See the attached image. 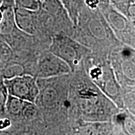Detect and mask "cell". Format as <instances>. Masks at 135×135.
Returning <instances> with one entry per match:
<instances>
[{
	"mask_svg": "<svg viewBox=\"0 0 135 135\" xmlns=\"http://www.w3.org/2000/svg\"><path fill=\"white\" fill-rule=\"evenodd\" d=\"M87 51V48L78 42L69 37L59 35L53 38L50 47V51L68 64L72 71Z\"/></svg>",
	"mask_w": 135,
	"mask_h": 135,
	"instance_id": "obj_1",
	"label": "cell"
},
{
	"mask_svg": "<svg viewBox=\"0 0 135 135\" xmlns=\"http://www.w3.org/2000/svg\"><path fill=\"white\" fill-rule=\"evenodd\" d=\"M3 83L8 94L31 103L36 101L40 93L36 78L23 75L3 79Z\"/></svg>",
	"mask_w": 135,
	"mask_h": 135,
	"instance_id": "obj_2",
	"label": "cell"
},
{
	"mask_svg": "<svg viewBox=\"0 0 135 135\" xmlns=\"http://www.w3.org/2000/svg\"><path fill=\"white\" fill-rule=\"evenodd\" d=\"M72 72L71 68L65 61L51 51L43 54L38 62L36 77L50 78L67 75Z\"/></svg>",
	"mask_w": 135,
	"mask_h": 135,
	"instance_id": "obj_3",
	"label": "cell"
},
{
	"mask_svg": "<svg viewBox=\"0 0 135 135\" xmlns=\"http://www.w3.org/2000/svg\"><path fill=\"white\" fill-rule=\"evenodd\" d=\"M80 106L82 111L87 116L103 117L106 114L102 99L95 92L91 89L83 90Z\"/></svg>",
	"mask_w": 135,
	"mask_h": 135,
	"instance_id": "obj_4",
	"label": "cell"
},
{
	"mask_svg": "<svg viewBox=\"0 0 135 135\" xmlns=\"http://www.w3.org/2000/svg\"><path fill=\"white\" fill-rule=\"evenodd\" d=\"M36 11L14 7V16L18 30L28 35H33L36 29Z\"/></svg>",
	"mask_w": 135,
	"mask_h": 135,
	"instance_id": "obj_5",
	"label": "cell"
},
{
	"mask_svg": "<svg viewBox=\"0 0 135 135\" xmlns=\"http://www.w3.org/2000/svg\"><path fill=\"white\" fill-rule=\"evenodd\" d=\"M3 18L0 23V36H11L18 28L15 20L14 8H7L2 10Z\"/></svg>",
	"mask_w": 135,
	"mask_h": 135,
	"instance_id": "obj_6",
	"label": "cell"
},
{
	"mask_svg": "<svg viewBox=\"0 0 135 135\" xmlns=\"http://www.w3.org/2000/svg\"><path fill=\"white\" fill-rule=\"evenodd\" d=\"M26 101L8 94L5 105V111L15 118L21 117L22 112Z\"/></svg>",
	"mask_w": 135,
	"mask_h": 135,
	"instance_id": "obj_7",
	"label": "cell"
},
{
	"mask_svg": "<svg viewBox=\"0 0 135 135\" xmlns=\"http://www.w3.org/2000/svg\"><path fill=\"white\" fill-rule=\"evenodd\" d=\"M38 96L41 97L42 104L46 107H52L58 102V92L53 87H46L43 93H39Z\"/></svg>",
	"mask_w": 135,
	"mask_h": 135,
	"instance_id": "obj_8",
	"label": "cell"
},
{
	"mask_svg": "<svg viewBox=\"0 0 135 135\" xmlns=\"http://www.w3.org/2000/svg\"><path fill=\"white\" fill-rule=\"evenodd\" d=\"M15 7L21 8L30 11H37L40 9L41 2L40 0H14Z\"/></svg>",
	"mask_w": 135,
	"mask_h": 135,
	"instance_id": "obj_9",
	"label": "cell"
},
{
	"mask_svg": "<svg viewBox=\"0 0 135 135\" xmlns=\"http://www.w3.org/2000/svg\"><path fill=\"white\" fill-rule=\"evenodd\" d=\"M86 8L91 11H99L107 8L111 4L110 0H83Z\"/></svg>",
	"mask_w": 135,
	"mask_h": 135,
	"instance_id": "obj_10",
	"label": "cell"
},
{
	"mask_svg": "<svg viewBox=\"0 0 135 135\" xmlns=\"http://www.w3.org/2000/svg\"><path fill=\"white\" fill-rule=\"evenodd\" d=\"M23 68L19 64H11L6 68L3 71V79L11 78L23 75Z\"/></svg>",
	"mask_w": 135,
	"mask_h": 135,
	"instance_id": "obj_11",
	"label": "cell"
},
{
	"mask_svg": "<svg viewBox=\"0 0 135 135\" xmlns=\"http://www.w3.org/2000/svg\"><path fill=\"white\" fill-rule=\"evenodd\" d=\"M36 106H35V103L26 101L22 112L21 117L25 119H31L36 115Z\"/></svg>",
	"mask_w": 135,
	"mask_h": 135,
	"instance_id": "obj_12",
	"label": "cell"
},
{
	"mask_svg": "<svg viewBox=\"0 0 135 135\" xmlns=\"http://www.w3.org/2000/svg\"><path fill=\"white\" fill-rule=\"evenodd\" d=\"M8 93L3 80L2 82H0V114H3L5 111V105Z\"/></svg>",
	"mask_w": 135,
	"mask_h": 135,
	"instance_id": "obj_13",
	"label": "cell"
},
{
	"mask_svg": "<svg viewBox=\"0 0 135 135\" xmlns=\"http://www.w3.org/2000/svg\"><path fill=\"white\" fill-rule=\"evenodd\" d=\"M124 73L127 75L128 76L130 77L131 79H134V65L129 63V62H128L124 66Z\"/></svg>",
	"mask_w": 135,
	"mask_h": 135,
	"instance_id": "obj_14",
	"label": "cell"
},
{
	"mask_svg": "<svg viewBox=\"0 0 135 135\" xmlns=\"http://www.w3.org/2000/svg\"><path fill=\"white\" fill-rule=\"evenodd\" d=\"M11 7H15L14 0H0V9L1 10Z\"/></svg>",
	"mask_w": 135,
	"mask_h": 135,
	"instance_id": "obj_15",
	"label": "cell"
},
{
	"mask_svg": "<svg viewBox=\"0 0 135 135\" xmlns=\"http://www.w3.org/2000/svg\"><path fill=\"white\" fill-rule=\"evenodd\" d=\"M124 124L127 128L128 131H129L130 134H134V122L132 119H129V118H126L125 121H124Z\"/></svg>",
	"mask_w": 135,
	"mask_h": 135,
	"instance_id": "obj_16",
	"label": "cell"
},
{
	"mask_svg": "<svg viewBox=\"0 0 135 135\" xmlns=\"http://www.w3.org/2000/svg\"><path fill=\"white\" fill-rule=\"evenodd\" d=\"M60 1V3H61L62 5L63 6V7L65 8V9L66 11V12L68 15L69 17L70 18V16H71V3H70V0H59Z\"/></svg>",
	"mask_w": 135,
	"mask_h": 135,
	"instance_id": "obj_17",
	"label": "cell"
},
{
	"mask_svg": "<svg viewBox=\"0 0 135 135\" xmlns=\"http://www.w3.org/2000/svg\"><path fill=\"white\" fill-rule=\"evenodd\" d=\"M2 18H3V11L2 10L0 9V23H1V20H2Z\"/></svg>",
	"mask_w": 135,
	"mask_h": 135,
	"instance_id": "obj_18",
	"label": "cell"
},
{
	"mask_svg": "<svg viewBox=\"0 0 135 135\" xmlns=\"http://www.w3.org/2000/svg\"><path fill=\"white\" fill-rule=\"evenodd\" d=\"M40 1H41V3H42V2H43V1H44V0H40Z\"/></svg>",
	"mask_w": 135,
	"mask_h": 135,
	"instance_id": "obj_19",
	"label": "cell"
}]
</instances>
